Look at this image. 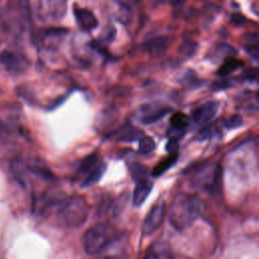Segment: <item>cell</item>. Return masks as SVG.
<instances>
[{
  "instance_id": "cell-1",
  "label": "cell",
  "mask_w": 259,
  "mask_h": 259,
  "mask_svg": "<svg viewBox=\"0 0 259 259\" xmlns=\"http://www.w3.org/2000/svg\"><path fill=\"white\" fill-rule=\"evenodd\" d=\"M203 201L194 194L179 193L170 206L169 222L177 231L189 228L203 212Z\"/></svg>"
},
{
  "instance_id": "cell-2",
  "label": "cell",
  "mask_w": 259,
  "mask_h": 259,
  "mask_svg": "<svg viewBox=\"0 0 259 259\" xmlns=\"http://www.w3.org/2000/svg\"><path fill=\"white\" fill-rule=\"evenodd\" d=\"M89 206L83 196L75 195L61 200L57 205L58 219L68 228H78L87 220Z\"/></svg>"
},
{
  "instance_id": "cell-3",
  "label": "cell",
  "mask_w": 259,
  "mask_h": 259,
  "mask_svg": "<svg viewBox=\"0 0 259 259\" xmlns=\"http://www.w3.org/2000/svg\"><path fill=\"white\" fill-rule=\"evenodd\" d=\"M113 240V229L104 223H99L88 229L82 238V244L88 255L103 251Z\"/></svg>"
},
{
  "instance_id": "cell-4",
  "label": "cell",
  "mask_w": 259,
  "mask_h": 259,
  "mask_svg": "<svg viewBox=\"0 0 259 259\" xmlns=\"http://www.w3.org/2000/svg\"><path fill=\"white\" fill-rule=\"evenodd\" d=\"M221 167L217 164H204L196 170L192 179L191 185L195 188H203L210 192L218 189L219 181L221 180Z\"/></svg>"
},
{
  "instance_id": "cell-5",
  "label": "cell",
  "mask_w": 259,
  "mask_h": 259,
  "mask_svg": "<svg viewBox=\"0 0 259 259\" xmlns=\"http://www.w3.org/2000/svg\"><path fill=\"white\" fill-rule=\"evenodd\" d=\"M0 66L11 75H19L28 69L29 61L18 52L5 50L0 53Z\"/></svg>"
},
{
  "instance_id": "cell-6",
  "label": "cell",
  "mask_w": 259,
  "mask_h": 259,
  "mask_svg": "<svg viewBox=\"0 0 259 259\" xmlns=\"http://www.w3.org/2000/svg\"><path fill=\"white\" fill-rule=\"evenodd\" d=\"M220 108V102L217 100L207 101L198 107H196L191 112L190 116V123L189 125L193 126H200L205 125L208 121H210L214 115L217 114Z\"/></svg>"
},
{
  "instance_id": "cell-7",
  "label": "cell",
  "mask_w": 259,
  "mask_h": 259,
  "mask_svg": "<svg viewBox=\"0 0 259 259\" xmlns=\"http://www.w3.org/2000/svg\"><path fill=\"white\" fill-rule=\"evenodd\" d=\"M165 211L166 205L163 200H159L151 207L144 220L142 229L144 235H150L160 228L165 217Z\"/></svg>"
},
{
  "instance_id": "cell-8",
  "label": "cell",
  "mask_w": 259,
  "mask_h": 259,
  "mask_svg": "<svg viewBox=\"0 0 259 259\" xmlns=\"http://www.w3.org/2000/svg\"><path fill=\"white\" fill-rule=\"evenodd\" d=\"M37 15L42 20L59 21L66 13L65 1H45L37 3Z\"/></svg>"
},
{
  "instance_id": "cell-9",
  "label": "cell",
  "mask_w": 259,
  "mask_h": 259,
  "mask_svg": "<svg viewBox=\"0 0 259 259\" xmlns=\"http://www.w3.org/2000/svg\"><path fill=\"white\" fill-rule=\"evenodd\" d=\"M172 109L161 104H146L141 107L139 119L143 124H152L164 118Z\"/></svg>"
},
{
  "instance_id": "cell-10",
  "label": "cell",
  "mask_w": 259,
  "mask_h": 259,
  "mask_svg": "<svg viewBox=\"0 0 259 259\" xmlns=\"http://www.w3.org/2000/svg\"><path fill=\"white\" fill-rule=\"evenodd\" d=\"M171 45V37L167 35H159L152 37L142 45V50L153 57H159L166 53Z\"/></svg>"
},
{
  "instance_id": "cell-11",
  "label": "cell",
  "mask_w": 259,
  "mask_h": 259,
  "mask_svg": "<svg viewBox=\"0 0 259 259\" xmlns=\"http://www.w3.org/2000/svg\"><path fill=\"white\" fill-rule=\"evenodd\" d=\"M190 119L189 117L181 111L175 112L170 117V130L168 132L169 138H174L177 140H181L184 136L186 127L189 125Z\"/></svg>"
},
{
  "instance_id": "cell-12",
  "label": "cell",
  "mask_w": 259,
  "mask_h": 259,
  "mask_svg": "<svg viewBox=\"0 0 259 259\" xmlns=\"http://www.w3.org/2000/svg\"><path fill=\"white\" fill-rule=\"evenodd\" d=\"M74 15L80 28L85 31H91L98 25V20L90 9L84 7H75Z\"/></svg>"
},
{
  "instance_id": "cell-13",
  "label": "cell",
  "mask_w": 259,
  "mask_h": 259,
  "mask_svg": "<svg viewBox=\"0 0 259 259\" xmlns=\"http://www.w3.org/2000/svg\"><path fill=\"white\" fill-rule=\"evenodd\" d=\"M145 259H174L170 246L162 241L152 244L145 255Z\"/></svg>"
},
{
  "instance_id": "cell-14",
  "label": "cell",
  "mask_w": 259,
  "mask_h": 259,
  "mask_svg": "<svg viewBox=\"0 0 259 259\" xmlns=\"http://www.w3.org/2000/svg\"><path fill=\"white\" fill-rule=\"evenodd\" d=\"M153 188V182L149 179H145L137 182L136 187L133 192V204L135 206H140L149 196Z\"/></svg>"
},
{
  "instance_id": "cell-15",
  "label": "cell",
  "mask_w": 259,
  "mask_h": 259,
  "mask_svg": "<svg viewBox=\"0 0 259 259\" xmlns=\"http://www.w3.org/2000/svg\"><path fill=\"white\" fill-rule=\"evenodd\" d=\"M114 137L117 142L130 143L140 140L143 137V132L131 124H126L117 130L114 134Z\"/></svg>"
},
{
  "instance_id": "cell-16",
  "label": "cell",
  "mask_w": 259,
  "mask_h": 259,
  "mask_svg": "<svg viewBox=\"0 0 259 259\" xmlns=\"http://www.w3.org/2000/svg\"><path fill=\"white\" fill-rule=\"evenodd\" d=\"M67 29L62 27H51L44 31L42 44L47 48H56L58 42L61 41L63 36L67 33Z\"/></svg>"
},
{
  "instance_id": "cell-17",
  "label": "cell",
  "mask_w": 259,
  "mask_h": 259,
  "mask_svg": "<svg viewBox=\"0 0 259 259\" xmlns=\"http://www.w3.org/2000/svg\"><path fill=\"white\" fill-rule=\"evenodd\" d=\"M236 54H237V51L232 46L222 42V44H218L212 49H210L209 55L207 57L212 62H218L223 59L226 60L228 58H231L232 56H234Z\"/></svg>"
},
{
  "instance_id": "cell-18",
  "label": "cell",
  "mask_w": 259,
  "mask_h": 259,
  "mask_svg": "<svg viewBox=\"0 0 259 259\" xmlns=\"http://www.w3.org/2000/svg\"><path fill=\"white\" fill-rule=\"evenodd\" d=\"M243 48L249 53V55L258 61L259 55V35L257 32H249L243 36Z\"/></svg>"
},
{
  "instance_id": "cell-19",
  "label": "cell",
  "mask_w": 259,
  "mask_h": 259,
  "mask_svg": "<svg viewBox=\"0 0 259 259\" xmlns=\"http://www.w3.org/2000/svg\"><path fill=\"white\" fill-rule=\"evenodd\" d=\"M244 65V62L240 59H237L235 57L228 58L224 60L223 64L220 66V68L217 71V74L221 77H226L229 74L237 71L239 68H241Z\"/></svg>"
},
{
  "instance_id": "cell-20",
  "label": "cell",
  "mask_w": 259,
  "mask_h": 259,
  "mask_svg": "<svg viewBox=\"0 0 259 259\" xmlns=\"http://www.w3.org/2000/svg\"><path fill=\"white\" fill-rule=\"evenodd\" d=\"M178 153L174 154H169L167 157L163 158L152 170V176L153 177H159L163 175L169 168H171L177 161L178 159Z\"/></svg>"
},
{
  "instance_id": "cell-21",
  "label": "cell",
  "mask_w": 259,
  "mask_h": 259,
  "mask_svg": "<svg viewBox=\"0 0 259 259\" xmlns=\"http://www.w3.org/2000/svg\"><path fill=\"white\" fill-rule=\"evenodd\" d=\"M106 171V164L103 162H100L94 169H92L84 178V180L81 183L82 187H87L90 186L96 182H98L103 174Z\"/></svg>"
},
{
  "instance_id": "cell-22",
  "label": "cell",
  "mask_w": 259,
  "mask_h": 259,
  "mask_svg": "<svg viewBox=\"0 0 259 259\" xmlns=\"http://www.w3.org/2000/svg\"><path fill=\"white\" fill-rule=\"evenodd\" d=\"M100 158L97 153H92L88 156H86L80 163L78 167V174L80 175H87L92 169H94L99 163H100Z\"/></svg>"
},
{
  "instance_id": "cell-23",
  "label": "cell",
  "mask_w": 259,
  "mask_h": 259,
  "mask_svg": "<svg viewBox=\"0 0 259 259\" xmlns=\"http://www.w3.org/2000/svg\"><path fill=\"white\" fill-rule=\"evenodd\" d=\"M131 176L134 181L139 182L148 179V167L139 162H132L128 166Z\"/></svg>"
},
{
  "instance_id": "cell-24",
  "label": "cell",
  "mask_w": 259,
  "mask_h": 259,
  "mask_svg": "<svg viewBox=\"0 0 259 259\" xmlns=\"http://www.w3.org/2000/svg\"><path fill=\"white\" fill-rule=\"evenodd\" d=\"M220 133V128L218 127V124L215 122L205 124L203 127H201L197 134L195 135V141L203 142L206 140L211 139L213 136L218 135Z\"/></svg>"
},
{
  "instance_id": "cell-25",
  "label": "cell",
  "mask_w": 259,
  "mask_h": 259,
  "mask_svg": "<svg viewBox=\"0 0 259 259\" xmlns=\"http://www.w3.org/2000/svg\"><path fill=\"white\" fill-rule=\"evenodd\" d=\"M130 195L127 191H124L120 193L113 201L111 204V213L113 217H118L122 210L125 208L127 201H128Z\"/></svg>"
},
{
  "instance_id": "cell-26",
  "label": "cell",
  "mask_w": 259,
  "mask_h": 259,
  "mask_svg": "<svg viewBox=\"0 0 259 259\" xmlns=\"http://www.w3.org/2000/svg\"><path fill=\"white\" fill-rule=\"evenodd\" d=\"M116 20L124 25L128 24L133 18V12L128 5L124 3H118V9L115 16Z\"/></svg>"
},
{
  "instance_id": "cell-27",
  "label": "cell",
  "mask_w": 259,
  "mask_h": 259,
  "mask_svg": "<svg viewBox=\"0 0 259 259\" xmlns=\"http://www.w3.org/2000/svg\"><path fill=\"white\" fill-rule=\"evenodd\" d=\"M196 51H197V42L190 39L183 40L180 47L178 48V53L185 58H191L192 56L195 55Z\"/></svg>"
},
{
  "instance_id": "cell-28",
  "label": "cell",
  "mask_w": 259,
  "mask_h": 259,
  "mask_svg": "<svg viewBox=\"0 0 259 259\" xmlns=\"http://www.w3.org/2000/svg\"><path fill=\"white\" fill-rule=\"evenodd\" d=\"M156 148L155 142L151 137L148 136H143L140 140H139V149L138 152L141 155H149L150 153H152Z\"/></svg>"
},
{
  "instance_id": "cell-29",
  "label": "cell",
  "mask_w": 259,
  "mask_h": 259,
  "mask_svg": "<svg viewBox=\"0 0 259 259\" xmlns=\"http://www.w3.org/2000/svg\"><path fill=\"white\" fill-rule=\"evenodd\" d=\"M179 81H180V83L184 84L185 86H191V87H197L198 85L201 84V82H200L201 80L197 79L195 72H193L191 70H188L187 72H185Z\"/></svg>"
},
{
  "instance_id": "cell-30",
  "label": "cell",
  "mask_w": 259,
  "mask_h": 259,
  "mask_svg": "<svg viewBox=\"0 0 259 259\" xmlns=\"http://www.w3.org/2000/svg\"><path fill=\"white\" fill-rule=\"evenodd\" d=\"M243 123V118L240 114H233L224 121V126L227 130H234L242 126Z\"/></svg>"
},
{
  "instance_id": "cell-31",
  "label": "cell",
  "mask_w": 259,
  "mask_h": 259,
  "mask_svg": "<svg viewBox=\"0 0 259 259\" xmlns=\"http://www.w3.org/2000/svg\"><path fill=\"white\" fill-rule=\"evenodd\" d=\"M115 36V28L114 26H108L105 31H103L101 33V36H100V39H99V42L104 45V44H109L113 40Z\"/></svg>"
},
{
  "instance_id": "cell-32",
  "label": "cell",
  "mask_w": 259,
  "mask_h": 259,
  "mask_svg": "<svg viewBox=\"0 0 259 259\" xmlns=\"http://www.w3.org/2000/svg\"><path fill=\"white\" fill-rule=\"evenodd\" d=\"M241 78L245 81L257 83V81H258V70H257V68H251V69L245 70L241 74Z\"/></svg>"
},
{
  "instance_id": "cell-33",
  "label": "cell",
  "mask_w": 259,
  "mask_h": 259,
  "mask_svg": "<svg viewBox=\"0 0 259 259\" xmlns=\"http://www.w3.org/2000/svg\"><path fill=\"white\" fill-rule=\"evenodd\" d=\"M233 80L234 79H223V80H215L212 85L211 88L213 90H223L226 89L228 87H231L233 85Z\"/></svg>"
},
{
  "instance_id": "cell-34",
  "label": "cell",
  "mask_w": 259,
  "mask_h": 259,
  "mask_svg": "<svg viewBox=\"0 0 259 259\" xmlns=\"http://www.w3.org/2000/svg\"><path fill=\"white\" fill-rule=\"evenodd\" d=\"M178 149H179V140L174 138H169L166 144V151L169 154H174V153H178L177 152Z\"/></svg>"
},
{
  "instance_id": "cell-35",
  "label": "cell",
  "mask_w": 259,
  "mask_h": 259,
  "mask_svg": "<svg viewBox=\"0 0 259 259\" xmlns=\"http://www.w3.org/2000/svg\"><path fill=\"white\" fill-rule=\"evenodd\" d=\"M231 21L234 25H242L246 21V17L241 13H233L231 15Z\"/></svg>"
},
{
  "instance_id": "cell-36",
  "label": "cell",
  "mask_w": 259,
  "mask_h": 259,
  "mask_svg": "<svg viewBox=\"0 0 259 259\" xmlns=\"http://www.w3.org/2000/svg\"><path fill=\"white\" fill-rule=\"evenodd\" d=\"M98 259H122V257L118 254H106L100 256Z\"/></svg>"
}]
</instances>
